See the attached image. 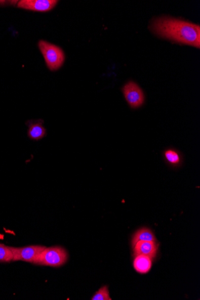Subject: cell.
I'll list each match as a JSON object with an SVG mask.
<instances>
[{
    "label": "cell",
    "instance_id": "6da1fadb",
    "mask_svg": "<svg viewBox=\"0 0 200 300\" xmlns=\"http://www.w3.org/2000/svg\"><path fill=\"white\" fill-rule=\"evenodd\" d=\"M150 29L159 37L197 48L200 47L198 25L178 19L161 17L154 19Z\"/></svg>",
    "mask_w": 200,
    "mask_h": 300
},
{
    "label": "cell",
    "instance_id": "7a4b0ae2",
    "mask_svg": "<svg viewBox=\"0 0 200 300\" xmlns=\"http://www.w3.org/2000/svg\"><path fill=\"white\" fill-rule=\"evenodd\" d=\"M38 47L49 70L55 71L62 67L65 55L60 48L45 40L39 41Z\"/></svg>",
    "mask_w": 200,
    "mask_h": 300
},
{
    "label": "cell",
    "instance_id": "3957f363",
    "mask_svg": "<svg viewBox=\"0 0 200 300\" xmlns=\"http://www.w3.org/2000/svg\"><path fill=\"white\" fill-rule=\"evenodd\" d=\"M68 254L61 247H46L41 253L35 264L40 266L60 267L67 262Z\"/></svg>",
    "mask_w": 200,
    "mask_h": 300
},
{
    "label": "cell",
    "instance_id": "277c9868",
    "mask_svg": "<svg viewBox=\"0 0 200 300\" xmlns=\"http://www.w3.org/2000/svg\"><path fill=\"white\" fill-rule=\"evenodd\" d=\"M122 91L125 99L131 108H139L145 103V94L138 84L134 81H130L125 84Z\"/></svg>",
    "mask_w": 200,
    "mask_h": 300
},
{
    "label": "cell",
    "instance_id": "5b68a950",
    "mask_svg": "<svg viewBox=\"0 0 200 300\" xmlns=\"http://www.w3.org/2000/svg\"><path fill=\"white\" fill-rule=\"evenodd\" d=\"M14 254L13 261H22L36 264L41 253L46 248L44 246H29L24 247H9Z\"/></svg>",
    "mask_w": 200,
    "mask_h": 300
},
{
    "label": "cell",
    "instance_id": "8992f818",
    "mask_svg": "<svg viewBox=\"0 0 200 300\" xmlns=\"http://www.w3.org/2000/svg\"><path fill=\"white\" fill-rule=\"evenodd\" d=\"M55 0H22L18 7L34 12H47L53 9L57 5Z\"/></svg>",
    "mask_w": 200,
    "mask_h": 300
},
{
    "label": "cell",
    "instance_id": "52a82bcc",
    "mask_svg": "<svg viewBox=\"0 0 200 300\" xmlns=\"http://www.w3.org/2000/svg\"><path fill=\"white\" fill-rule=\"evenodd\" d=\"M133 247L134 256L143 255L152 260L155 259L158 252V244L152 241H140Z\"/></svg>",
    "mask_w": 200,
    "mask_h": 300
},
{
    "label": "cell",
    "instance_id": "ba28073f",
    "mask_svg": "<svg viewBox=\"0 0 200 300\" xmlns=\"http://www.w3.org/2000/svg\"><path fill=\"white\" fill-rule=\"evenodd\" d=\"M164 160L172 167H179L183 162V156L182 152L173 147L167 148L163 151Z\"/></svg>",
    "mask_w": 200,
    "mask_h": 300
},
{
    "label": "cell",
    "instance_id": "9c48e42d",
    "mask_svg": "<svg viewBox=\"0 0 200 300\" xmlns=\"http://www.w3.org/2000/svg\"><path fill=\"white\" fill-rule=\"evenodd\" d=\"M152 264V259L145 255H137L134 260V268L141 274L149 272L151 269Z\"/></svg>",
    "mask_w": 200,
    "mask_h": 300
},
{
    "label": "cell",
    "instance_id": "30bf717a",
    "mask_svg": "<svg viewBox=\"0 0 200 300\" xmlns=\"http://www.w3.org/2000/svg\"><path fill=\"white\" fill-rule=\"evenodd\" d=\"M28 123L29 138L34 140H38L44 138L46 135V130L43 126V120L30 121Z\"/></svg>",
    "mask_w": 200,
    "mask_h": 300
},
{
    "label": "cell",
    "instance_id": "8fae6325",
    "mask_svg": "<svg viewBox=\"0 0 200 300\" xmlns=\"http://www.w3.org/2000/svg\"><path fill=\"white\" fill-rule=\"evenodd\" d=\"M140 241H152V242H156V239L154 236L152 231L148 228H142L134 235L132 240L133 247L135 245L137 242Z\"/></svg>",
    "mask_w": 200,
    "mask_h": 300
},
{
    "label": "cell",
    "instance_id": "7c38bea8",
    "mask_svg": "<svg viewBox=\"0 0 200 300\" xmlns=\"http://www.w3.org/2000/svg\"><path fill=\"white\" fill-rule=\"evenodd\" d=\"M14 259V254L9 246L0 243V263H9Z\"/></svg>",
    "mask_w": 200,
    "mask_h": 300
},
{
    "label": "cell",
    "instance_id": "4fadbf2b",
    "mask_svg": "<svg viewBox=\"0 0 200 300\" xmlns=\"http://www.w3.org/2000/svg\"><path fill=\"white\" fill-rule=\"evenodd\" d=\"M92 300H111L107 286H104L95 293Z\"/></svg>",
    "mask_w": 200,
    "mask_h": 300
}]
</instances>
